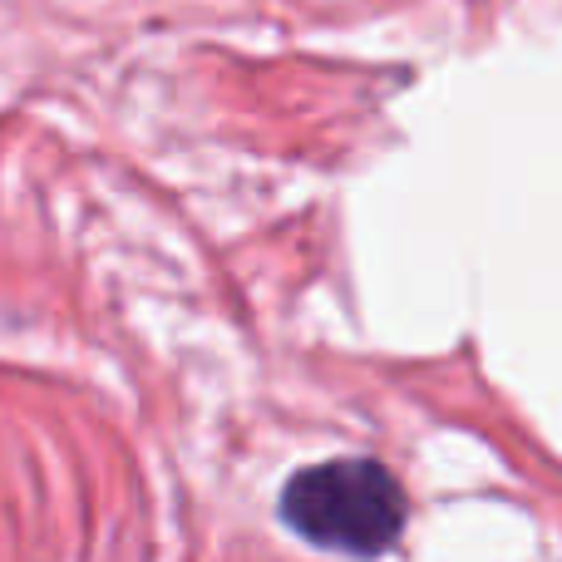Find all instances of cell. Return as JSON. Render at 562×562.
<instances>
[{"label":"cell","instance_id":"cell-1","mask_svg":"<svg viewBox=\"0 0 562 562\" xmlns=\"http://www.w3.org/2000/svg\"><path fill=\"white\" fill-rule=\"evenodd\" d=\"M277 518L321 553L380 558L405 538L409 498L380 459H326L286 479Z\"/></svg>","mask_w":562,"mask_h":562}]
</instances>
